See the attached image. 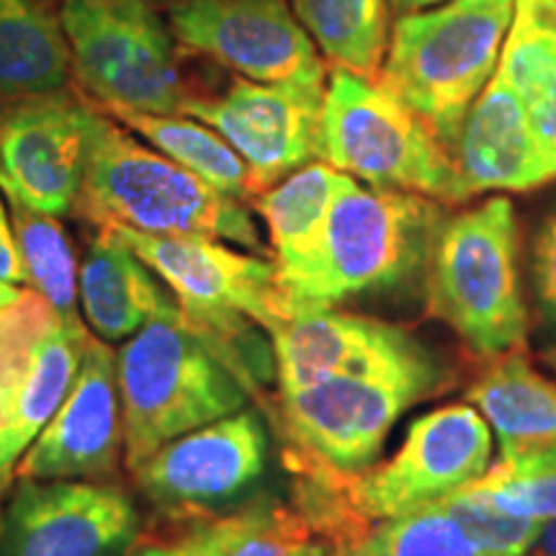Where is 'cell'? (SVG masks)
Segmentation results:
<instances>
[{
	"mask_svg": "<svg viewBox=\"0 0 556 556\" xmlns=\"http://www.w3.org/2000/svg\"><path fill=\"white\" fill-rule=\"evenodd\" d=\"M513 9L516 0H446L394 21L377 80L448 150L495 75Z\"/></svg>",
	"mask_w": 556,
	"mask_h": 556,
	"instance_id": "cell-5",
	"label": "cell"
},
{
	"mask_svg": "<svg viewBox=\"0 0 556 556\" xmlns=\"http://www.w3.org/2000/svg\"><path fill=\"white\" fill-rule=\"evenodd\" d=\"M124 467L248 405V389L189 328L180 307L152 317L116 351Z\"/></svg>",
	"mask_w": 556,
	"mask_h": 556,
	"instance_id": "cell-3",
	"label": "cell"
},
{
	"mask_svg": "<svg viewBox=\"0 0 556 556\" xmlns=\"http://www.w3.org/2000/svg\"><path fill=\"white\" fill-rule=\"evenodd\" d=\"M73 88L60 13L41 0H0V109Z\"/></svg>",
	"mask_w": 556,
	"mask_h": 556,
	"instance_id": "cell-22",
	"label": "cell"
},
{
	"mask_svg": "<svg viewBox=\"0 0 556 556\" xmlns=\"http://www.w3.org/2000/svg\"><path fill=\"white\" fill-rule=\"evenodd\" d=\"M343 180L345 173L323 160H312L253 199V208L268 227L278 276L291 274L315 255L330 204Z\"/></svg>",
	"mask_w": 556,
	"mask_h": 556,
	"instance_id": "cell-25",
	"label": "cell"
},
{
	"mask_svg": "<svg viewBox=\"0 0 556 556\" xmlns=\"http://www.w3.org/2000/svg\"><path fill=\"white\" fill-rule=\"evenodd\" d=\"M438 503L462 526V531L482 556H528L531 546L536 544L541 526H544L536 520L503 513L490 500L467 486Z\"/></svg>",
	"mask_w": 556,
	"mask_h": 556,
	"instance_id": "cell-31",
	"label": "cell"
},
{
	"mask_svg": "<svg viewBox=\"0 0 556 556\" xmlns=\"http://www.w3.org/2000/svg\"><path fill=\"white\" fill-rule=\"evenodd\" d=\"M438 361L379 374H345L278 392L276 428L287 467L356 475L377 462L389 430L443 384Z\"/></svg>",
	"mask_w": 556,
	"mask_h": 556,
	"instance_id": "cell-7",
	"label": "cell"
},
{
	"mask_svg": "<svg viewBox=\"0 0 556 556\" xmlns=\"http://www.w3.org/2000/svg\"><path fill=\"white\" fill-rule=\"evenodd\" d=\"M492 464V433L477 407L446 405L417 417L389 462L343 477L351 513L368 526L454 495Z\"/></svg>",
	"mask_w": 556,
	"mask_h": 556,
	"instance_id": "cell-11",
	"label": "cell"
},
{
	"mask_svg": "<svg viewBox=\"0 0 556 556\" xmlns=\"http://www.w3.org/2000/svg\"><path fill=\"white\" fill-rule=\"evenodd\" d=\"M168 26L180 52L238 78L328 86L323 54L287 0H184L168 9Z\"/></svg>",
	"mask_w": 556,
	"mask_h": 556,
	"instance_id": "cell-12",
	"label": "cell"
},
{
	"mask_svg": "<svg viewBox=\"0 0 556 556\" xmlns=\"http://www.w3.org/2000/svg\"><path fill=\"white\" fill-rule=\"evenodd\" d=\"M518 217L507 197L438 222L426 281L428 315L477 356L526 345L528 307L518 268Z\"/></svg>",
	"mask_w": 556,
	"mask_h": 556,
	"instance_id": "cell-4",
	"label": "cell"
},
{
	"mask_svg": "<svg viewBox=\"0 0 556 556\" xmlns=\"http://www.w3.org/2000/svg\"><path fill=\"white\" fill-rule=\"evenodd\" d=\"M122 458L116 353L90 336L67 397L21 456L13 479H109L119 471Z\"/></svg>",
	"mask_w": 556,
	"mask_h": 556,
	"instance_id": "cell-17",
	"label": "cell"
},
{
	"mask_svg": "<svg viewBox=\"0 0 556 556\" xmlns=\"http://www.w3.org/2000/svg\"><path fill=\"white\" fill-rule=\"evenodd\" d=\"M356 546L366 556H482L441 503L381 520Z\"/></svg>",
	"mask_w": 556,
	"mask_h": 556,
	"instance_id": "cell-30",
	"label": "cell"
},
{
	"mask_svg": "<svg viewBox=\"0 0 556 556\" xmlns=\"http://www.w3.org/2000/svg\"><path fill=\"white\" fill-rule=\"evenodd\" d=\"M88 338L34 289L0 283V486L67 397Z\"/></svg>",
	"mask_w": 556,
	"mask_h": 556,
	"instance_id": "cell-9",
	"label": "cell"
},
{
	"mask_svg": "<svg viewBox=\"0 0 556 556\" xmlns=\"http://www.w3.org/2000/svg\"><path fill=\"white\" fill-rule=\"evenodd\" d=\"M268 462L266 420L242 407L173 438L131 475L157 516L193 526L258 500Z\"/></svg>",
	"mask_w": 556,
	"mask_h": 556,
	"instance_id": "cell-10",
	"label": "cell"
},
{
	"mask_svg": "<svg viewBox=\"0 0 556 556\" xmlns=\"http://www.w3.org/2000/svg\"><path fill=\"white\" fill-rule=\"evenodd\" d=\"M281 392L345 374H379L435 356L397 325L340 309L299 312L270 332Z\"/></svg>",
	"mask_w": 556,
	"mask_h": 556,
	"instance_id": "cell-18",
	"label": "cell"
},
{
	"mask_svg": "<svg viewBox=\"0 0 556 556\" xmlns=\"http://www.w3.org/2000/svg\"><path fill=\"white\" fill-rule=\"evenodd\" d=\"M41 3H47V5H52V3H67V0H41Z\"/></svg>",
	"mask_w": 556,
	"mask_h": 556,
	"instance_id": "cell-40",
	"label": "cell"
},
{
	"mask_svg": "<svg viewBox=\"0 0 556 556\" xmlns=\"http://www.w3.org/2000/svg\"><path fill=\"white\" fill-rule=\"evenodd\" d=\"M531 274L541 319L556 332V208L544 219L533 242Z\"/></svg>",
	"mask_w": 556,
	"mask_h": 556,
	"instance_id": "cell-32",
	"label": "cell"
},
{
	"mask_svg": "<svg viewBox=\"0 0 556 556\" xmlns=\"http://www.w3.org/2000/svg\"><path fill=\"white\" fill-rule=\"evenodd\" d=\"M319 160L381 191L420 193L458 206L451 150L392 90L332 70L319 119Z\"/></svg>",
	"mask_w": 556,
	"mask_h": 556,
	"instance_id": "cell-6",
	"label": "cell"
},
{
	"mask_svg": "<svg viewBox=\"0 0 556 556\" xmlns=\"http://www.w3.org/2000/svg\"><path fill=\"white\" fill-rule=\"evenodd\" d=\"M497 73L523 101L544 148L556 152V0H516Z\"/></svg>",
	"mask_w": 556,
	"mask_h": 556,
	"instance_id": "cell-24",
	"label": "cell"
},
{
	"mask_svg": "<svg viewBox=\"0 0 556 556\" xmlns=\"http://www.w3.org/2000/svg\"><path fill=\"white\" fill-rule=\"evenodd\" d=\"M178 544L193 556H338L330 539L291 500L268 497L193 523Z\"/></svg>",
	"mask_w": 556,
	"mask_h": 556,
	"instance_id": "cell-23",
	"label": "cell"
},
{
	"mask_svg": "<svg viewBox=\"0 0 556 556\" xmlns=\"http://www.w3.org/2000/svg\"><path fill=\"white\" fill-rule=\"evenodd\" d=\"M73 214L99 229L201 235L263 253L261 229L245 201L227 197L155 148L137 142L93 101L86 168Z\"/></svg>",
	"mask_w": 556,
	"mask_h": 556,
	"instance_id": "cell-1",
	"label": "cell"
},
{
	"mask_svg": "<svg viewBox=\"0 0 556 556\" xmlns=\"http://www.w3.org/2000/svg\"><path fill=\"white\" fill-rule=\"evenodd\" d=\"M458 204L486 191L526 193L556 180V152L544 148L523 101L503 75H492L451 150Z\"/></svg>",
	"mask_w": 556,
	"mask_h": 556,
	"instance_id": "cell-19",
	"label": "cell"
},
{
	"mask_svg": "<svg viewBox=\"0 0 556 556\" xmlns=\"http://www.w3.org/2000/svg\"><path fill=\"white\" fill-rule=\"evenodd\" d=\"M338 556H366L364 552H361L358 546H353V548H345V552H340Z\"/></svg>",
	"mask_w": 556,
	"mask_h": 556,
	"instance_id": "cell-38",
	"label": "cell"
},
{
	"mask_svg": "<svg viewBox=\"0 0 556 556\" xmlns=\"http://www.w3.org/2000/svg\"><path fill=\"white\" fill-rule=\"evenodd\" d=\"M73 80L101 109L184 114L197 88L152 0H67L60 5Z\"/></svg>",
	"mask_w": 556,
	"mask_h": 556,
	"instance_id": "cell-8",
	"label": "cell"
},
{
	"mask_svg": "<svg viewBox=\"0 0 556 556\" xmlns=\"http://www.w3.org/2000/svg\"><path fill=\"white\" fill-rule=\"evenodd\" d=\"M325 88L235 78L225 90H197L184 114L204 122L245 160L255 197L319 160ZM253 197V199H255Z\"/></svg>",
	"mask_w": 556,
	"mask_h": 556,
	"instance_id": "cell-14",
	"label": "cell"
},
{
	"mask_svg": "<svg viewBox=\"0 0 556 556\" xmlns=\"http://www.w3.org/2000/svg\"><path fill=\"white\" fill-rule=\"evenodd\" d=\"M9 219L16 238L21 263L26 270V287H31L67 323H83L78 317V258L73 240L60 217L34 212L9 201Z\"/></svg>",
	"mask_w": 556,
	"mask_h": 556,
	"instance_id": "cell-28",
	"label": "cell"
},
{
	"mask_svg": "<svg viewBox=\"0 0 556 556\" xmlns=\"http://www.w3.org/2000/svg\"><path fill=\"white\" fill-rule=\"evenodd\" d=\"M152 3H155V5H168V9H170V5L184 3V0H152Z\"/></svg>",
	"mask_w": 556,
	"mask_h": 556,
	"instance_id": "cell-39",
	"label": "cell"
},
{
	"mask_svg": "<svg viewBox=\"0 0 556 556\" xmlns=\"http://www.w3.org/2000/svg\"><path fill=\"white\" fill-rule=\"evenodd\" d=\"M0 283H11V287H26V270L21 263V253L13 238L11 225L0 232Z\"/></svg>",
	"mask_w": 556,
	"mask_h": 556,
	"instance_id": "cell-33",
	"label": "cell"
},
{
	"mask_svg": "<svg viewBox=\"0 0 556 556\" xmlns=\"http://www.w3.org/2000/svg\"><path fill=\"white\" fill-rule=\"evenodd\" d=\"M90 101L80 90L0 109V193L34 212L67 217L78 201Z\"/></svg>",
	"mask_w": 556,
	"mask_h": 556,
	"instance_id": "cell-15",
	"label": "cell"
},
{
	"mask_svg": "<svg viewBox=\"0 0 556 556\" xmlns=\"http://www.w3.org/2000/svg\"><path fill=\"white\" fill-rule=\"evenodd\" d=\"M78 296L88 330L103 343H124L152 317L178 307V299L129 245L99 229L78 274Z\"/></svg>",
	"mask_w": 556,
	"mask_h": 556,
	"instance_id": "cell-20",
	"label": "cell"
},
{
	"mask_svg": "<svg viewBox=\"0 0 556 556\" xmlns=\"http://www.w3.org/2000/svg\"><path fill=\"white\" fill-rule=\"evenodd\" d=\"M291 11L332 70L379 78L392 37L389 0H291Z\"/></svg>",
	"mask_w": 556,
	"mask_h": 556,
	"instance_id": "cell-27",
	"label": "cell"
},
{
	"mask_svg": "<svg viewBox=\"0 0 556 556\" xmlns=\"http://www.w3.org/2000/svg\"><path fill=\"white\" fill-rule=\"evenodd\" d=\"M142 539L135 497L109 479H16L0 556H127Z\"/></svg>",
	"mask_w": 556,
	"mask_h": 556,
	"instance_id": "cell-13",
	"label": "cell"
},
{
	"mask_svg": "<svg viewBox=\"0 0 556 556\" xmlns=\"http://www.w3.org/2000/svg\"><path fill=\"white\" fill-rule=\"evenodd\" d=\"M101 111H106L111 119L127 127L131 135L148 139L160 155L184 165L186 170L206 180L217 191L240 201H253L255 191L245 160L229 148L225 137L206 127L204 122L186 114H148V111L119 106Z\"/></svg>",
	"mask_w": 556,
	"mask_h": 556,
	"instance_id": "cell-26",
	"label": "cell"
},
{
	"mask_svg": "<svg viewBox=\"0 0 556 556\" xmlns=\"http://www.w3.org/2000/svg\"><path fill=\"white\" fill-rule=\"evenodd\" d=\"M389 3H392V9L397 13H413V11L433 9V5L446 3V0H389Z\"/></svg>",
	"mask_w": 556,
	"mask_h": 556,
	"instance_id": "cell-36",
	"label": "cell"
},
{
	"mask_svg": "<svg viewBox=\"0 0 556 556\" xmlns=\"http://www.w3.org/2000/svg\"><path fill=\"white\" fill-rule=\"evenodd\" d=\"M467 400L495 428L500 458L556 448V377L533 364L526 345L484 356Z\"/></svg>",
	"mask_w": 556,
	"mask_h": 556,
	"instance_id": "cell-21",
	"label": "cell"
},
{
	"mask_svg": "<svg viewBox=\"0 0 556 556\" xmlns=\"http://www.w3.org/2000/svg\"><path fill=\"white\" fill-rule=\"evenodd\" d=\"M127 556H193V554L180 544H148V546H137L135 552Z\"/></svg>",
	"mask_w": 556,
	"mask_h": 556,
	"instance_id": "cell-35",
	"label": "cell"
},
{
	"mask_svg": "<svg viewBox=\"0 0 556 556\" xmlns=\"http://www.w3.org/2000/svg\"><path fill=\"white\" fill-rule=\"evenodd\" d=\"M467 490L479 492L510 516L548 523L556 520V448L500 458Z\"/></svg>",
	"mask_w": 556,
	"mask_h": 556,
	"instance_id": "cell-29",
	"label": "cell"
},
{
	"mask_svg": "<svg viewBox=\"0 0 556 556\" xmlns=\"http://www.w3.org/2000/svg\"><path fill=\"white\" fill-rule=\"evenodd\" d=\"M129 245L178 299L186 315H245L266 332L287 323L276 263L201 235H142L109 229Z\"/></svg>",
	"mask_w": 556,
	"mask_h": 556,
	"instance_id": "cell-16",
	"label": "cell"
},
{
	"mask_svg": "<svg viewBox=\"0 0 556 556\" xmlns=\"http://www.w3.org/2000/svg\"><path fill=\"white\" fill-rule=\"evenodd\" d=\"M11 225V219H9V206L3 204V199H0V232H3L5 227Z\"/></svg>",
	"mask_w": 556,
	"mask_h": 556,
	"instance_id": "cell-37",
	"label": "cell"
},
{
	"mask_svg": "<svg viewBox=\"0 0 556 556\" xmlns=\"http://www.w3.org/2000/svg\"><path fill=\"white\" fill-rule=\"evenodd\" d=\"M528 556H556V520H548V523L541 526L536 544L531 546Z\"/></svg>",
	"mask_w": 556,
	"mask_h": 556,
	"instance_id": "cell-34",
	"label": "cell"
},
{
	"mask_svg": "<svg viewBox=\"0 0 556 556\" xmlns=\"http://www.w3.org/2000/svg\"><path fill=\"white\" fill-rule=\"evenodd\" d=\"M443 214V204L420 193L371 189L345 176L315 255L291 274H276L287 315L409 287L426 274Z\"/></svg>",
	"mask_w": 556,
	"mask_h": 556,
	"instance_id": "cell-2",
	"label": "cell"
}]
</instances>
